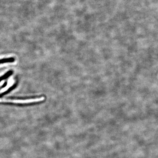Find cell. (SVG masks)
Returning a JSON list of instances; mask_svg holds the SVG:
<instances>
[{
	"label": "cell",
	"instance_id": "obj_1",
	"mask_svg": "<svg viewBox=\"0 0 158 158\" xmlns=\"http://www.w3.org/2000/svg\"><path fill=\"white\" fill-rule=\"evenodd\" d=\"M42 97V96H34L30 97H11L8 98V99L15 100H26L35 99L39 98Z\"/></svg>",
	"mask_w": 158,
	"mask_h": 158
},
{
	"label": "cell",
	"instance_id": "obj_2",
	"mask_svg": "<svg viewBox=\"0 0 158 158\" xmlns=\"http://www.w3.org/2000/svg\"><path fill=\"white\" fill-rule=\"evenodd\" d=\"M15 61V59L13 57L11 58H5L0 59V64H3V63H8V62H13Z\"/></svg>",
	"mask_w": 158,
	"mask_h": 158
},
{
	"label": "cell",
	"instance_id": "obj_3",
	"mask_svg": "<svg viewBox=\"0 0 158 158\" xmlns=\"http://www.w3.org/2000/svg\"><path fill=\"white\" fill-rule=\"evenodd\" d=\"M17 85V83H15V84H14L13 86H11V87H10L9 89H8V90H6V91H5V92H4V93L1 94H0V98L4 96V95H6V94H8L10 93L11 90H14L15 88H16Z\"/></svg>",
	"mask_w": 158,
	"mask_h": 158
},
{
	"label": "cell",
	"instance_id": "obj_4",
	"mask_svg": "<svg viewBox=\"0 0 158 158\" xmlns=\"http://www.w3.org/2000/svg\"><path fill=\"white\" fill-rule=\"evenodd\" d=\"M7 85V82H6V83H5V84H4V85H3L2 86V87H1V88H0V89H3V88H5V87H6V85Z\"/></svg>",
	"mask_w": 158,
	"mask_h": 158
}]
</instances>
